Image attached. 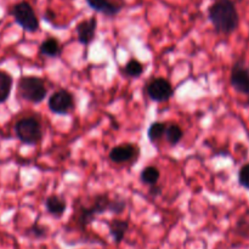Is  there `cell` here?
<instances>
[{
  "mask_svg": "<svg viewBox=\"0 0 249 249\" xmlns=\"http://www.w3.org/2000/svg\"><path fill=\"white\" fill-rule=\"evenodd\" d=\"M246 106H249V101L247 102V104H246Z\"/></svg>",
  "mask_w": 249,
  "mask_h": 249,
  "instance_id": "cell-24",
  "label": "cell"
},
{
  "mask_svg": "<svg viewBox=\"0 0 249 249\" xmlns=\"http://www.w3.org/2000/svg\"><path fill=\"white\" fill-rule=\"evenodd\" d=\"M236 233L242 237H248L249 236V211L246 212L236 224Z\"/></svg>",
  "mask_w": 249,
  "mask_h": 249,
  "instance_id": "cell-21",
  "label": "cell"
},
{
  "mask_svg": "<svg viewBox=\"0 0 249 249\" xmlns=\"http://www.w3.org/2000/svg\"><path fill=\"white\" fill-rule=\"evenodd\" d=\"M230 85L238 94L249 96V67L245 58H238L232 65L230 73Z\"/></svg>",
  "mask_w": 249,
  "mask_h": 249,
  "instance_id": "cell-6",
  "label": "cell"
},
{
  "mask_svg": "<svg viewBox=\"0 0 249 249\" xmlns=\"http://www.w3.org/2000/svg\"><path fill=\"white\" fill-rule=\"evenodd\" d=\"M160 179V172L155 165H147L140 173V180L142 184L152 186L156 185Z\"/></svg>",
  "mask_w": 249,
  "mask_h": 249,
  "instance_id": "cell-16",
  "label": "cell"
},
{
  "mask_svg": "<svg viewBox=\"0 0 249 249\" xmlns=\"http://www.w3.org/2000/svg\"><path fill=\"white\" fill-rule=\"evenodd\" d=\"M108 232L116 245H121L129 231V223L123 219H113L107 223Z\"/></svg>",
  "mask_w": 249,
  "mask_h": 249,
  "instance_id": "cell-12",
  "label": "cell"
},
{
  "mask_svg": "<svg viewBox=\"0 0 249 249\" xmlns=\"http://www.w3.org/2000/svg\"><path fill=\"white\" fill-rule=\"evenodd\" d=\"M17 92L22 100L32 104H40L46 99L48 88L44 79L34 75H24L17 83Z\"/></svg>",
  "mask_w": 249,
  "mask_h": 249,
  "instance_id": "cell-3",
  "label": "cell"
},
{
  "mask_svg": "<svg viewBox=\"0 0 249 249\" xmlns=\"http://www.w3.org/2000/svg\"><path fill=\"white\" fill-rule=\"evenodd\" d=\"M167 123L164 122H153L147 129V138L152 143H157L164 136Z\"/></svg>",
  "mask_w": 249,
  "mask_h": 249,
  "instance_id": "cell-17",
  "label": "cell"
},
{
  "mask_svg": "<svg viewBox=\"0 0 249 249\" xmlns=\"http://www.w3.org/2000/svg\"><path fill=\"white\" fill-rule=\"evenodd\" d=\"M111 162L116 164H125V163H135L140 157V147L136 143L125 142L111 148L108 153Z\"/></svg>",
  "mask_w": 249,
  "mask_h": 249,
  "instance_id": "cell-9",
  "label": "cell"
},
{
  "mask_svg": "<svg viewBox=\"0 0 249 249\" xmlns=\"http://www.w3.org/2000/svg\"><path fill=\"white\" fill-rule=\"evenodd\" d=\"M39 53L45 57L56 58L60 57L62 53V46H61L60 41L53 36H49V38L44 39L39 45Z\"/></svg>",
  "mask_w": 249,
  "mask_h": 249,
  "instance_id": "cell-14",
  "label": "cell"
},
{
  "mask_svg": "<svg viewBox=\"0 0 249 249\" xmlns=\"http://www.w3.org/2000/svg\"><path fill=\"white\" fill-rule=\"evenodd\" d=\"M207 12L216 33L229 36L240 27V14L233 0H214Z\"/></svg>",
  "mask_w": 249,
  "mask_h": 249,
  "instance_id": "cell-1",
  "label": "cell"
},
{
  "mask_svg": "<svg viewBox=\"0 0 249 249\" xmlns=\"http://www.w3.org/2000/svg\"><path fill=\"white\" fill-rule=\"evenodd\" d=\"M48 107L53 114L67 116L74 108V96L66 89H58L50 95Z\"/></svg>",
  "mask_w": 249,
  "mask_h": 249,
  "instance_id": "cell-7",
  "label": "cell"
},
{
  "mask_svg": "<svg viewBox=\"0 0 249 249\" xmlns=\"http://www.w3.org/2000/svg\"><path fill=\"white\" fill-rule=\"evenodd\" d=\"M26 236L34 238V240H43L48 236V228L44 225H40L39 223H34L31 228L26 230Z\"/></svg>",
  "mask_w": 249,
  "mask_h": 249,
  "instance_id": "cell-20",
  "label": "cell"
},
{
  "mask_svg": "<svg viewBox=\"0 0 249 249\" xmlns=\"http://www.w3.org/2000/svg\"><path fill=\"white\" fill-rule=\"evenodd\" d=\"M164 136L168 142H169V145L177 146L182 140V138H184V131H182V129L177 123L167 124Z\"/></svg>",
  "mask_w": 249,
  "mask_h": 249,
  "instance_id": "cell-18",
  "label": "cell"
},
{
  "mask_svg": "<svg viewBox=\"0 0 249 249\" xmlns=\"http://www.w3.org/2000/svg\"><path fill=\"white\" fill-rule=\"evenodd\" d=\"M174 88L165 78H152L146 84V94L155 102H165L174 96Z\"/></svg>",
  "mask_w": 249,
  "mask_h": 249,
  "instance_id": "cell-8",
  "label": "cell"
},
{
  "mask_svg": "<svg viewBox=\"0 0 249 249\" xmlns=\"http://www.w3.org/2000/svg\"><path fill=\"white\" fill-rule=\"evenodd\" d=\"M10 14L14 17L15 22L24 32L36 33L40 28L38 16H36L31 2H28L27 0H22V1H18L12 5L11 10H10Z\"/></svg>",
  "mask_w": 249,
  "mask_h": 249,
  "instance_id": "cell-5",
  "label": "cell"
},
{
  "mask_svg": "<svg viewBox=\"0 0 249 249\" xmlns=\"http://www.w3.org/2000/svg\"><path fill=\"white\" fill-rule=\"evenodd\" d=\"M15 134L16 138L24 145H36L43 139V128L40 121L34 116H27L18 119L15 124Z\"/></svg>",
  "mask_w": 249,
  "mask_h": 249,
  "instance_id": "cell-4",
  "label": "cell"
},
{
  "mask_svg": "<svg viewBox=\"0 0 249 249\" xmlns=\"http://www.w3.org/2000/svg\"><path fill=\"white\" fill-rule=\"evenodd\" d=\"M162 194V186H160V185H152V186H150V195L151 196H160V195Z\"/></svg>",
  "mask_w": 249,
  "mask_h": 249,
  "instance_id": "cell-23",
  "label": "cell"
},
{
  "mask_svg": "<svg viewBox=\"0 0 249 249\" xmlns=\"http://www.w3.org/2000/svg\"><path fill=\"white\" fill-rule=\"evenodd\" d=\"M90 9L97 14H102L107 17H114L123 10L124 5L117 0H85Z\"/></svg>",
  "mask_w": 249,
  "mask_h": 249,
  "instance_id": "cell-11",
  "label": "cell"
},
{
  "mask_svg": "<svg viewBox=\"0 0 249 249\" xmlns=\"http://www.w3.org/2000/svg\"><path fill=\"white\" fill-rule=\"evenodd\" d=\"M14 85V78L10 73L0 71V105L9 100Z\"/></svg>",
  "mask_w": 249,
  "mask_h": 249,
  "instance_id": "cell-15",
  "label": "cell"
},
{
  "mask_svg": "<svg viewBox=\"0 0 249 249\" xmlns=\"http://www.w3.org/2000/svg\"><path fill=\"white\" fill-rule=\"evenodd\" d=\"M112 198L108 194H99L94 197L91 204H78L74 208L75 225L80 230H87L88 226L95 221L99 215L105 213H111Z\"/></svg>",
  "mask_w": 249,
  "mask_h": 249,
  "instance_id": "cell-2",
  "label": "cell"
},
{
  "mask_svg": "<svg viewBox=\"0 0 249 249\" xmlns=\"http://www.w3.org/2000/svg\"><path fill=\"white\" fill-rule=\"evenodd\" d=\"M97 29V17L91 16L87 19H83L75 26V34L80 44L88 46L94 41L96 36Z\"/></svg>",
  "mask_w": 249,
  "mask_h": 249,
  "instance_id": "cell-10",
  "label": "cell"
},
{
  "mask_svg": "<svg viewBox=\"0 0 249 249\" xmlns=\"http://www.w3.org/2000/svg\"><path fill=\"white\" fill-rule=\"evenodd\" d=\"M45 209L53 218H61L66 213L67 202L57 195H51L45 199Z\"/></svg>",
  "mask_w": 249,
  "mask_h": 249,
  "instance_id": "cell-13",
  "label": "cell"
},
{
  "mask_svg": "<svg viewBox=\"0 0 249 249\" xmlns=\"http://www.w3.org/2000/svg\"><path fill=\"white\" fill-rule=\"evenodd\" d=\"M237 180H238V185L243 189L248 190L249 191V162L243 164L242 167L240 168L237 174Z\"/></svg>",
  "mask_w": 249,
  "mask_h": 249,
  "instance_id": "cell-22",
  "label": "cell"
},
{
  "mask_svg": "<svg viewBox=\"0 0 249 249\" xmlns=\"http://www.w3.org/2000/svg\"><path fill=\"white\" fill-rule=\"evenodd\" d=\"M143 71H145V65H142V63L139 60H136V58L129 60L123 68L124 75L130 78H139L142 74Z\"/></svg>",
  "mask_w": 249,
  "mask_h": 249,
  "instance_id": "cell-19",
  "label": "cell"
}]
</instances>
